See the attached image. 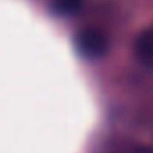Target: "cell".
<instances>
[{
    "mask_svg": "<svg viewBox=\"0 0 153 153\" xmlns=\"http://www.w3.org/2000/svg\"><path fill=\"white\" fill-rule=\"evenodd\" d=\"M108 36L92 25L81 27L78 33L74 34V47L78 51L79 56H83L88 61H96L106 56L108 52Z\"/></svg>",
    "mask_w": 153,
    "mask_h": 153,
    "instance_id": "1",
    "label": "cell"
},
{
    "mask_svg": "<svg viewBox=\"0 0 153 153\" xmlns=\"http://www.w3.org/2000/svg\"><path fill=\"white\" fill-rule=\"evenodd\" d=\"M133 52L139 63L146 67H153V25L146 27L133 43Z\"/></svg>",
    "mask_w": 153,
    "mask_h": 153,
    "instance_id": "2",
    "label": "cell"
},
{
    "mask_svg": "<svg viewBox=\"0 0 153 153\" xmlns=\"http://www.w3.org/2000/svg\"><path fill=\"white\" fill-rule=\"evenodd\" d=\"M83 6V0H52V13L61 18H70L74 15H78V11Z\"/></svg>",
    "mask_w": 153,
    "mask_h": 153,
    "instance_id": "3",
    "label": "cell"
},
{
    "mask_svg": "<svg viewBox=\"0 0 153 153\" xmlns=\"http://www.w3.org/2000/svg\"><path fill=\"white\" fill-rule=\"evenodd\" d=\"M130 153H153V148L144 146V144H139V146H133Z\"/></svg>",
    "mask_w": 153,
    "mask_h": 153,
    "instance_id": "4",
    "label": "cell"
}]
</instances>
